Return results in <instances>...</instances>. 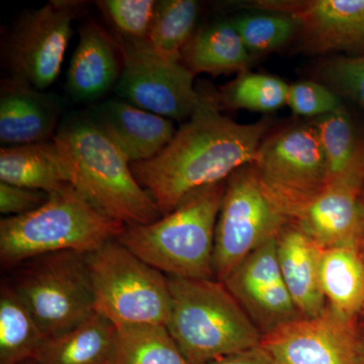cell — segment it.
Returning a JSON list of instances; mask_svg holds the SVG:
<instances>
[{
  "label": "cell",
  "mask_w": 364,
  "mask_h": 364,
  "mask_svg": "<svg viewBox=\"0 0 364 364\" xmlns=\"http://www.w3.org/2000/svg\"><path fill=\"white\" fill-rule=\"evenodd\" d=\"M268 127L265 121L236 123L222 114L217 95L200 93V105L171 142L156 156L131 164L132 171L165 215L191 193L252 164Z\"/></svg>",
  "instance_id": "1"
},
{
  "label": "cell",
  "mask_w": 364,
  "mask_h": 364,
  "mask_svg": "<svg viewBox=\"0 0 364 364\" xmlns=\"http://www.w3.org/2000/svg\"><path fill=\"white\" fill-rule=\"evenodd\" d=\"M71 162V186L102 214L124 226L147 225L162 217L136 181L122 151L88 119L72 114L53 136Z\"/></svg>",
  "instance_id": "2"
},
{
  "label": "cell",
  "mask_w": 364,
  "mask_h": 364,
  "mask_svg": "<svg viewBox=\"0 0 364 364\" xmlns=\"http://www.w3.org/2000/svg\"><path fill=\"white\" fill-rule=\"evenodd\" d=\"M226 181L191 193L156 222L124 226L117 240L169 277L215 279V225Z\"/></svg>",
  "instance_id": "3"
},
{
  "label": "cell",
  "mask_w": 364,
  "mask_h": 364,
  "mask_svg": "<svg viewBox=\"0 0 364 364\" xmlns=\"http://www.w3.org/2000/svg\"><path fill=\"white\" fill-rule=\"evenodd\" d=\"M166 328L191 364L212 363L259 346L262 334L217 279L168 277Z\"/></svg>",
  "instance_id": "4"
},
{
  "label": "cell",
  "mask_w": 364,
  "mask_h": 364,
  "mask_svg": "<svg viewBox=\"0 0 364 364\" xmlns=\"http://www.w3.org/2000/svg\"><path fill=\"white\" fill-rule=\"evenodd\" d=\"M124 229L85 200L71 184L50 193L44 205L28 214L0 221L2 264L48 254H90L117 239Z\"/></svg>",
  "instance_id": "5"
},
{
  "label": "cell",
  "mask_w": 364,
  "mask_h": 364,
  "mask_svg": "<svg viewBox=\"0 0 364 364\" xmlns=\"http://www.w3.org/2000/svg\"><path fill=\"white\" fill-rule=\"evenodd\" d=\"M95 312L117 328L166 327L171 308L168 277L124 247L117 239L87 254Z\"/></svg>",
  "instance_id": "6"
},
{
  "label": "cell",
  "mask_w": 364,
  "mask_h": 364,
  "mask_svg": "<svg viewBox=\"0 0 364 364\" xmlns=\"http://www.w3.org/2000/svg\"><path fill=\"white\" fill-rule=\"evenodd\" d=\"M289 222L260 183L252 165L235 171L227 179L215 225V279L224 282L242 261L277 238Z\"/></svg>",
  "instance_id": "7"
},
{
  "label": "cell",
  "mask_w": 364,
  "mask_h": 364,
  "mask_svg": "<svg viewBox=\"0 0 364 364\" xmlns=\"http://www.w3.org/2000/svg\"><path fill=\"white\" fill-rule=\"evenodd\" d=\"M14 289L46 338L68 331L95 313L87 254L66 251L41 256Z\"/></svg>",
  "instance_id": "8"
},
{
  "label": "cell",
  "mask_w": 364,
  "mask_h": 364,
  "mask_svg": "<svg viewBox=\"0 0 364 364\" xmlns=\"http://www.w3.org/2000/svg\"><path fill=\"white\" fill-rule=\"evenodd\" d=\"M251 165L289 221L329 186L327 162L312 124H294L265 136Z\"/></svg>",
  "instance_id": "9"
},
{
  "label": "cell",
  "mask_w": 364,
  "mask_h": 364,
  "mask_svg": "<svg viewBox=\"0 0 364 364\" xmlns=\"http://www.w3.org/2000/svg\"><path fill=\"white\" fill-rule=\"evenodd\" d=\"M123 68L116 91L119 97L144 111L170 119L191 117L200 102L195 75L181 62L167 61L144 41L119 43Z\"/></svg>",
  "instance_id": "10"
},
{
  "label": "cell",
  "mask_w": 364,
  "mask_h": 364,
  "mask_svg": "<svg viewBox=\"0 0 364 364\" xmlns=\"http://www.w3.org/2000/svg\"><path fill=\"white\" fill-rule=\"evenodd\" d=\"M79 4L54 0L21 16L9 36L6 64L11 78L44 90L60 73Z\"/></svg>",
  "instance_id": "11"
},
{
  "label": "cell",
  "mask_w": 364,
  "mask_h": 364,
  "mask_svg": "<svg viewBox=\"0 0 364 364\" xmlns=\"http://www.w3.org/2000/svg\"><path fill=\"white\" fill-rule=\"evenodd\" d=\"M260 346L275 364H363V336L356 318L327 309L264 335Z\"/></svg>",
  "instance_id": "12"
},
{
  "label": "cell",
  "mask_w": 364,
  "mask_h": 364,
  "mask_svg": "<svg viewBox=\"0 0 364 364\" xmlns=\"http://www.w3.org/2000/svg\"><path fill=\"white\" fill-rule=\"evenodd\" d=\"M277 238L256 249L223 282L262 337L303 317L280 272Z\"/></svg>",
  "instance_id": "13"
},
{
  "label": "cell",
  "mask_w": 364,
  "mask_h": 364,
  "mask_svg": "<svg viewBox=\"0 0 364 364\" xmlns=\"http://www.w3.org/2000/svg\"><path fill=\"white\" fill-rule=\"evenodd\" d=\"M245 6L293 16L306 52L364 56V0H258Z\"/></svg>",
  "instance_id": "14"
},
{
  "label": "cell",
  "mask_w": 364,
  "mask_h": 364,
  "mask_svg": "<svg viewBox=\"0 0 364 364\" xmlns=\"http://www.w3.org/2000/svg\"><path fill=\"white\" fill-rule=\"evenodd\" d=\"M361 188L344 182L329 183L291 218L322 250L353 248L364 251V207Z\"/></svg>",
  "instance_id": "15"
},
{
  "label": "cell",
  "mask_w": 364,
  "mask_h": 364,
  "mask_svg": "<svg viewBox=\"0 0 364 364\" xmlns=\"http://www.w3.org/2000/svg\"><path fill=\"white\" fill-rule=\"evenodd\" d=\"M86 116L122 151L131 164L156 156L176 130L166 117L135 107L124 100H105Z\"/></svg>",
  "instance_id": "16"
},
{
  "label": "cell",
  "mask_w": 364,
  "mask_h": 364,
  "mask_svg": "<svg viewBox=\"0 0 364 364\" xmlns=\"http://www.w3.org/2000/svg\"><path fill=\"white\" fill-rule=\"evenodd\" d=\"M61 111L56 97L9 79L0 95V141L6 147L49 141Z\"/></svg>",
  "instance_id": "17"
},
{
  "label": "cell",
  "mask_w": 364,
  "mask_h": 364,
  "mask_svg": "<svg viewBox=\"0 0 364 364\" xmlns=\"http://www.w3.org/2000/svg\"><path fill=\"white\" fill-rule=\"evenodd\" d=\"M117 43L95 21L81 28L79 42L67 72L66 87L77 102L104 97L121 76Z\"/></svg>",
  "instance_id": "18"
},
{
  "label": "cell",
  "mask_w": 364,
  "mask_h": 364,
  "mask_svg": "<svg viewBox=\"0 0 364 364\" xmlns=\"http://www.w3.org/2000/svg\"><path fill=\"white\" fill-rule=\"evenodd\" d=\"M280 272L294 305L303 317H316L327 309L321 286V255L318 247L291 222L277 238Z\"/></svg>",
  "instance_id": "19"
},
{
  "label": "cell",
  "mask_w": 364,
  "mask_h": 364,
  "mask_svg": "<svg viewBox=\"0 0 364 364\" xmlns=\"http://www.w3.org/2000/svg\"><path fill=\"white\" fill-rule=\"evenodd\" d=\"M0 181L52 193L71 184L72 166L65 150L53 139L0 151Z\"/></svg>",
  "instance_id": "20"
},
{
  "label": "cell",
  "mask_w": 364,
  "mask_h": 364,
  "mask_svg": "<svg viewBox=\"0 0 364 364\" xmlns=\"http://www.w3.org/2000/svg\"><path fill=\"white\" fill-rule=\"evenodd\" d=\"M117 326L95 312L80 325L45 340L33 364H111Z\"/></svg>",
  "instance_id": "21"
},
{
  "label": "cell",
  "mask_w": 364,
  "mask_h": 364,
  "mask_svg": "<svg viewBox=\"0 0 364 364\" xmlns=\"http://www.w3.org/2000/svg\"><path fill=\"white\" fill-rule=\"evenodd\" d=\"M252 60L230 20L217 21L196 33L181 56V63L195 76L244 72Z\"/></svg>",
  "instance_id": "22"
},
{
  "label": "cell",
  "mask_w": 364,
  "mask_h": 364,
  "mask_svg": "<svg viewBox=\"0 0 364 364\" xmlns=\"http://www.w3.org/2000/svg\"><path fill=\"white\" fill-rule=\"evenodd\" d=\"M311 124L324 153L329 183L344 182L361 188L364 181V141L356 133L344 107L316 117Z\"/></svg>",
  "instance_id": "23"
},
{
  "label": "cell",
  "mask_w": 364,
  "mask_h": 364,
  "mask_svg": "<svg viewBox=\"0 0 364 364\" xmlns=\"http://www.w3.org/2000/svg\"><path fill=\"white\" fill-rule=\"evenodd\" d=\"M320 275L328 306L343 317L358 318L364 306V251L322 250Z\"/></svg>",
  "instance_id": "24"
},
{
  "label": "cell",
  "mask_w": 364,
  "mask_h": 364,
  "mask_svg": "<svg viewBox=\"0 0 364 364\" xmlns=\"http://www.w3.org/2000/svg\"><path fill=\"white\" fill-rule=\"evenodd\" d=\"M46 338L40 326L14 289L0 296V364L33 361Z\"/></svg>",
  "instance_id": "25"
},
{
  "label": "cell",
  "mask_w": 364,
  "mask_h": 364,
  "mask_svg": "<svg viewBox=\"0 0 364 364\" xmlns=\"http://www.w3.org/2000/svg\"><path fill=\"white\" fill-rule=\"evenodd\" d=\"M198 16L200 4L196 0L157 1L149 33L144 42L160 58L181 62L184 48L195 36Z\"/></svg>",
  "instance_id": "26"
},
{
  "label": "cell",
  "mask_w": 364,
  "mask_h": 364,
  "mask_svg": "<svg viewBox=\"0 0 364 364\" xmlns=\"http://www.w3.org/2000/svg\"><path fill=\"white\" fill-rule=\"evenodd\" d=\"M111 364H191L162 325L117 328Z\"/></svg>",
  "instance_id": "27"
},
{
  "label": "cell",
  "mask_w": 364,
  "mask_h": 364,
  "mask_svg": "<svg viewBox=\"0 0 364 364\" xmlns=\"http://www.w3.org/2000/svg\"><path fill=\"white\" fill-rule=\"evenodd\" d=\"M287 91L289 85L280 78L244 71L222 86L217 97L229 109L269 112L287 105Z\"/></svg>",
  "instance_id": "28"
},
{
  "label": "cell",
  "mask_w": 364,
  "mask_h": 364,
  "mask_svg": "<svg viewBox=\"0 0 364 364\" xmlns=\"http://www.w3.org/2000/svg\"><path fill=\"white\" fill-rule=\"evenodd\" d=\"M230 21L252 55L275 51L299 33L298 20L280 11L252 9Z\"/></svg>",
  "instance_id": "29"
},
{
  "label": "cell",
  "mask_w": 364,
  "mask_h": 364,
  "mask_svg": "<svg viewBox=\"0 0 364 364\" xmlns=\"http://www.w3.org/2000/svg\"><path fill=\"white\" fill-rule=\"evenodd\" d=\"M112 26L130 42L145 41L154 18V0H105L97 2Z\"/></svg>",
  "instance_id": "30"
},
{
  "label": "cell",
  "mask_w": 364,
  "mask_h": 364,
  "mask_svg": "<svg viewBox=\"0 0 364 364\" xmlns=\"http://www.w3.org/2000/svg\"><path fill=\"white\" fill-rule=\"evenodd\" d=\"M287 105L294 114L320 117L343 109L341 97L331 87L316 81H301L289 85Z\"/></svg>",
  "instance_id": "31"
},
{
  "label": "cell",
  "mask_w": 364,
  "mask_h": 364,
  "mask_svg": "<svg viewBox=\"0 0 364 364\" xmlns=\"http://www.w3.org/2000/svg\"><path fill=\"white\" fill-rule=\"evenodd\" d=\"M322 73L335 92L351 98L364 109V56L330 60Z\"/></svg>",
  "instance_id": "32"
},
{
  "label": "cell",
  "mask_w": 364,
  "mask_h": 364,
  "mask_svg": "<svg viewBox=\"0 0 364 364\" xmlns=\"http://www.w3.org/2000/svg\"><path fill=\"white\" fill-rule=\"evenodd\" d=\"M49 193L0 181V213L6 217L28 214L44 205Z\"/></svg>",
  "instance_id": "33"
},
{
  "label": "cell",
  "mask_w": 364,
  "mask_h": 364,
  "mask_svg": "<svg viewBox=\"0 0 364 364\" xmlns=\"http://www.w3.org/2000/svg\"><path fill=\"white\" fill-rule=\"evenodd\" d=\"M205 364H275L272 356L262 347L257 346L227 358Z\"/></svg>",
  "instance_id": "34"
},
{
  "label": "cell",
  "mask_w": 364,
  "mask_h": 364,
  "mask_svg": "<svg viewBox=\"0 0 364 364\" xmlns=\"http://www.w3.org/2000/svg\"><path fill=\"white\" fill-rule=\"evenodd\" d=\"M360 200H361V203H363V205L364 207V181H363V186H361Z\"/></svg>",
  "instance_id": "35"
},
{
  "label": "cell",
  "mask_w": 364,
  "mask_h": 364,
  "mask_svg": "<svg viewBox=\"0 0 364 364\" xmlns=\"http://www.w3.org/2000/svg\"><path fill=\"white\" fill-rule=\"evenodd\" d=\"M363 347H364V332H363ZM363 364H364V348H363Z\"/></svg>",
  "instance_id": "36"
},
{
  "label": "cell",
  "mask_w": 364,
  "mask_h": 364,
  "mask_svg": "<svg viewBox=\"0 0 364 364\" xmlns=\"http://www.w3.org/2000/svg\"><path fill=\"white\" fill-rule=\"evenodd\" d=\"M363 310H364V306H363Z\"/></svg>",
  "instance_id": "37"
},
{
  "label": "cell",
  "mask_w": 364,
  "mask_h": 364,
  "mask_svg": "<svg viewBox=\"0 0 364 364\" xmlns=\"http://www.w3.org/2000/svg\"><path fill=\"white\" fill-rule=\"evenodd\" d=\"M23 364H25V363H23Z\"/></svg>",
  "instance_id": "38"
}]
</instances>
